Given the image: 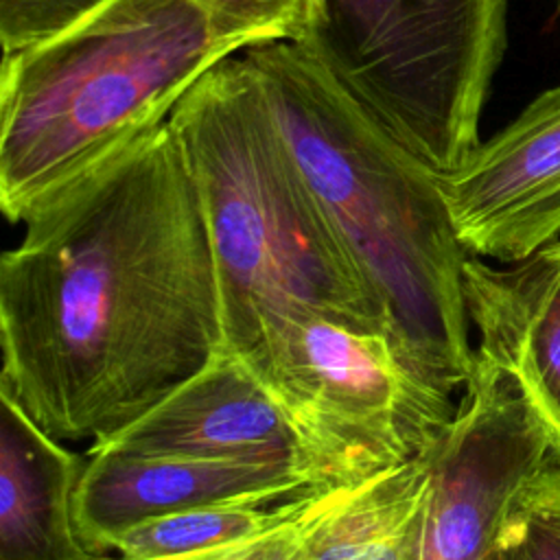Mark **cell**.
I'll return each mask as SVG.
<instances>
[{
	"label": "cell",
	"instance_id": "1",
	"mask_svg": "<svg viewBox=\"0 0 560 560\" xmlns=\"http://www.w3.org/2000/svg\"><path fill=\"white\" fill-rule=\"evenodd\" d=\"M20 223L0 258V392L52 438L116 435L223 343L217 265L168 120Z\"/></svg>",
	"mask_w": 560,
	"mask_h": 560
},
{
	"label": "cell",
	"instance_id": "2",
	"mask_svg": "<svg viewBox=\"0 0 560 560\" xmlns=\"http://www.w3.org/2000/svg\"><path fill=\"white\" fill-rule=\"evenodd\" d=\"M313 197L376 295L389 337L442 389L475 365L457 238L440 173L291 42L243 50Z\"/></svg>",
	"mask_w": 560,
	"mask_h": 560
},
{
	"label": "cell",
	"instance_id": "3",
	"mask_svg": "<svg viewBox=\"0 0 560 560\" xmlns=\"http://www.w3.org/2000/svg\"><path fill=\"white\" fill-rule=\"evenodd\" d=\"M168 125L195 182L221 300L223 346L243 354L284 315L389 335L383 308L313 197L245 55L214 63Z\"/></svg>",
	"mask_w": 560,
	"mask_h": 560
},
{
	"label": "cell",
	"instance_id": "4",
	"mask_svg": "<svg viewBox=\"0 0 560 560\" xmlns=\"http://www.w3.org/2000/svg\"><path fill=\"white\" fill-rule=\"evenodd\" d=\"M243 52L195 0H114L0 63V208L42 199L168 120L221 59Z\"/></svg>",
	"mask_w": 560,
	"mask_h": 560
},
{
	"label": "cell",
	"instance_id": "5",
	"mask_svg": "<svg viewBox=\"0 0 560 560\" xmlns=\"http://www.w3.org/2000/svg\"><path fill=\"white\" fill-rule=\"evenodd\" d=\"M510 0H308L295 42L438 173L481 142Z\"/></svg>",
	"mask_w": 560,
	"mask_h": 560
},
{
	"label": "cell",
	"instance_id": "6",
	"mask_svg": "<svg viewBox=\"0 0 560 560\" xmlns=\"http://www.w3.org/2000/svg\"><path fill=\"white\" fill-rule=\"evenodd\" d=\"M241 357L295 433L298 472L319 490L363 483L422 455L455 413L451 392L381 328L284 315Z\"/></svg>",
	"mask_w": 560,
	"mask_h": 560
},
{
	"label": "cell",
	"instance_id": "7",
	"mask_svg": "<svg viewBox=\"0 0 560 560\" xmlns=\"http://www.w3.org/2000/svg\"><path fill=\"white\" fill-rule=\"evenodd\" d=\"M424 459L422 560H488L560 462V444L518 381L475 350L455 413Z\"/></svg>",
	"mask_w": 560,
	"mask_h": 560
},
{
	"label": "cell",
	"instance_id": "8",
	"mask_svg": "<svg viewBox=\"0 0 560 560\" xmlns=\"http://www.w3.org/2000/svg\"><path fill=\"white\" fill-rule=\"evenodd\" d=\"M440 188L468 254L518 262L560 236V83L483 140Z\"/></svg>",
	"mask_w": 560,
	"mask_h": 560
},
{
	"label": "cell",
	"instance_id": "9",
	"mask_svg": "<svg viewBox=\"0 0 560 560\" xmlns=\"http://www.w3.org/2000/svg\"><path fill=\"white\" fill-rule=\"evenodd\" d=\"M92 446L293 468L298 457V440L287 416L247 361L223 343L203 368L144 416Z\"/></svg>",
	"mask_w": 560,
	"mask_h": 560
},
{
	"label": "cell",
	"instance_id": "10",
	"mask_svg": "<svg viewBox=\"0 0 560 560\" xmlns=\"http://www.w3.org/2000/svg\"><path fill=\"white\" fill-rule=\"evenodd\" d=\"M289 481L306 479L287 464L90 446L74 523L85 547L107 556L120 534L144 521Z\"/></svg>",
	"mask_w": 560,
	"mask_h": 560
},
{
	"label": "cell",
	"instance_id": "11",
	"mask_svg": "<svg viewBox=\"0 0 560 560\" xmlns=\"http://www.w3.org/2000/svg\"><path fill=\"white\" fill-rule=\"evenodd\" d=\"M475 350L510 372L560 444V238L503 267L468 254Z\"/></svg>",
	"mask_w": 560,
	"mask_h": 560
},
{
	"label": "cell",
	"instance_id": "12",
	"mask_svg": "<svg viewBox=\"0 0 560 560\" xmlns=\"http://www.w3.org/2000/svg\"><path fill=\"white\" fill-rule=\"evenodd\" d=\"M88 457L44 431L0 392V560H101L74 523Z\"/></svg>",
	"mask_w": 560,
	"mask_h": 560
},
{
	"label": "cell",
	"instance_id": "13",
	"mask_svg": "<svg viewBox=\"0 0 560 560\" xmlns=\"http://www.w3.org/2000/svg\"><path fill=\"white\" fill-rule=\"evenodd\" d=\"M424 453L363 483L326 490L304 536V560H422Z\"/></svg>",
	"mask_w": 560,
	"mask_h": 560
},
{
	"label": "cell",
	"instance_id": "14",
	"mask_svg": "<svg viewBox=\"0 0 560 560\" xmlns=\"http://www.w3.org/2000/svg\"><path fill=\"white\" fill-rule=\"evenodd\" d=\"M324 490L306 481L243 492L144 521L118 536L122 560H162L265 534L304 514Z\"/></svg>",
	"mask_w": 560,
	"mask_h": 560
},
{
	"label": "cell",
	"instance_id": "15",
	"mask_svg": "<svg viewBox=\"0 0 560 560\" xmlns=\"http://www.w3.org/2000/svg\"><path fill=\"white\" fill-rule=\"evenodd\" d=\"M243 50L260 44H295L306 26L308 0H195Z\"/></svg>",
	"mask_w": 560,
	"mask_h": 560
},
{
	"label": "cell",
	"instance_id": "16",
	"mask_svg": "<svg viewBox=\"0 0 560 560\" xmlns=\"http://www.w3.org/2000/svg\"><path fill=\"white\" fill-rule=\"evenodd\" d=\"M114 0H0L2 57L50 42Z\"/></svg>",
	"mask_w": 560,
	"mask_h": 560
},
{
	"label": "cell",
	"instance_id": "17",
	"mask_svg": "<svg viewBox=\"0 0 560 560\" xmlns=\"http://www.w3.org/2000/svg\"><path fill=\"white\" fill-rule=\"evenodd\" d=\"M488 560H560V462L516 512Z\"/></svg>",
	"mask_w": 560,
	"mask_h": 560
},
{
	"label": "cell",
	"instance_id": "18",
	"mask_svg": "<svg viewBox=\"0 0 560 560\" xmlns=\"http://www.w3.org/2000/svg\"><path fill=\"white\" fill-rule=\"evenodd\" d=\"M322 494L313 501V505L304 514H300L298 518L287 521L265 534L243 538V540H236L230 545H221L214 549L175 556V558H162V560H304L306 525H308V518H311L315 505L319 503ZM101 560H122V558L103 556Z\"/></svg>",
	"mask_w": 560,
	"mask_h": 560
},
{
	"label": "cell",
	"instance_id": "19",
	"mask_svg": "<svg viewBox=\"0 0 560 560\" xmlns=\"http://www.w3.org/2000/svg\"><path fill=\"white\" fill-rule=\"evenodd\" d=\"M556 2H558V7H560V0H556Z\"/></svg>",
	"mask_w": 560,
	"mask_h": 560
}]
</instances>
